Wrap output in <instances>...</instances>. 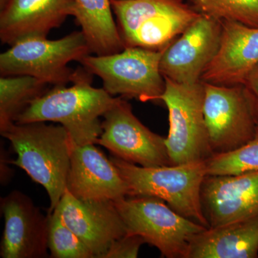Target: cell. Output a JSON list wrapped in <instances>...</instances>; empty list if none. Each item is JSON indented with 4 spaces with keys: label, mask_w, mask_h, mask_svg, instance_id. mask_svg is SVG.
<instances>
[{
    "label": "cell",
    "mask_w": 258,
    "mask_h": 258,
    "mask_svg": "<svg viewBox=\"0 0 258 258\" xmlns=\"http://www.w3.org/2000/svg\"><path fill=\"white\" fill-rule=\"evenodd\" d=\"M17 154L11 164L23 169L46 190L49 213L60 203L67 187L73 143L62 125L46 122L13 123L0 131Z\"/></svg>",
    "instance_id": "2"
},
{
    "label": "cell",
    "mask_w": 258,
    "mask_h": 258,
    "mask_svg": "<svg viewBox=\"0 0 258 258\" xmlns=\"http://www.w3.org/2000/svg\"><path fill=\"white\" fill-rule=\"evenodd\" d=\"M242 85L254 123L258 128V66L249 73Z\"/></svg>",
    "instance_id": "25"
},
{
    "label": "cell",
    "mask_w": 258,
    "mask_h": 258,
    "mask_svg": "<svg viewBox=\"0 0 258 258\" xmlns=\"http://www.w3.org/2000/svg\"><path fill=\"white\" fill-rule=\"evenodd\" d=\"M222 32L221 21L200 15L163 50L159 68L164 78L184 84L200 82L218 52Z\"/></svg>",
    "instance_id": "11"
},
{
    "label": "cell",
    "mask_w": 258,
    "mask_h": 258,
    "mask_svg": "<svg viewBox=\"0 0 258 258\" xmlns=\"http://www.w3.org/2000/svg\"><path fill=\"white\" fill-rule=\"evenodd\" d=\"M47 217V245L50 257L95 258L91 249L62 222L55 210Z\"/></svg>",
    "instance_id": "23"
},
{
    "label": "cell",
    "mask_w": 258,
    "mask_h": 258,
    "mask_svg": "<svg viewBox=\"0 0 258 258\" xmlns=\"http://www.w3.org/2000/svg\"><path fill=\"white\" fill-rule=\"evenodd\" d=\"M66 189L82 200L111 201L128 196L124 179L95 144L73 146Z\"/></svg>",
    "instance_id": "15"
},
{
    "label": "cell",
    "mask_w": 258,
    "mask_h": 258,
    "mask_svg": "<svg viewBox=\"0 0 258 258\" xmlns=\"http://www.w3.org/2000/svg\"><path fill=\"white\" fill-rule=\"evenodd\" d=\"M207 175H237L258 171V128L247 144L225 154H215L205 160Z\"/></svg>",
    "instance_id": "22"
},
{
    "label": "cell",
    "mask_w": 258,
    "mask_h": 258,
    "mask_svg": "<svg viewBox=\"0 0 258 258\" xmlns=\"http://www.w3.org/2000/svg\"><path fill=\"white\" fill-rule=\"evenodd\" d=\"M103 117V132L98 144L113 157L144 167L171 165L166 137L145 126L125 98L118 96Z\"/></svg>",
    "instance_id": "10"
},
{
    "label": "cell",
    "mask_w": 258,
    "mask_h": 258,
    "mask_svg": "<svg viewBox=\"0 0 258 258\" xmlns=\"http://www.w3.org/2000/svg\"><path fill=\"white\" fill-rule=\"evenodd\" d=\"M74 17L91 53L109 55L124 49L113 18L111 0H73Z\"/></svg>",
    "instance_id": "19"
},
{
    "label": "cell",
    "mask_w": 258,
    "mask_h": 258,
    "mask_svg": "<svg viewBox=\"0 0 258 258\" xmlns=\"http://www.w3.org/2000/svg\"><path fill=\"white\" fill-rule=\"evenodd\" d=\"M163 50L125 47L109 55H89L80 61L90 74L103 81L111 96L144 102H161L166 87L159 68Z\"/></svg>",
    "instance_id": "7"
},
{
    "label": "cell",
    "mask_w": 258,
    "mask_h": 258,
    "mask_svg": "<svg viewBox=\"0 0 258 258\" xmlns=\"http://www.w3.org/2000/svg\"><path fill=\"white\" fill-rule=\"evenodd\" d=\"M164 79L161 101L169 113L165 144L171 165L207 160L212 154L204 114V83L184 84Z\"/></svg>",
    "instance_id": "8"
},
{
    "label": "cell",
    "mask_w": 258,
    "mask_h": 258,
    "mask_svg": "<svg viewBox=\"0 0 258 258\" xmlns=\"http://www.w3.org/2000/svg\"><path fill=\"white\" fill-rule=\"evenodd\" d=\"M110 159L124 179L128 196L161 199L179 215L209 227L201 202L202 186L207 176L205 161L144 167L117 157Z\"/></svg>",
    "instance_id": "3"
},
{
    "label": "cell",
    "mask_w": 258,
    "mask_h": 258,
    "mask_svg": "<svg viewBox=\"0 0 258 258\" xmlns=\"http://www.w3.org/2000/svg\"><path fill=\"white\" fill-rule=\"evenodd\" d=\"M200 15L258 28V0H186Z\"/></svg>",
    "instance_id": "21"
},
{
    "label": "cell",
    "mask_w": 258,
    "mask_h": 258,
    "mask_svg": "<svg viewBox=\"0 0 258 258\" xmlns=\"http://www.w3.org/2000/svg\"><path fill=\"white\" fill-rule=\"evenodd\" d=\"M93 75L83 67L74 70L70 87L56 86L38 97L14 123L55 122L69 132L73 146L98 144L103 116L118 100L104 88L92 86Z\"/></svg>",
    "instance_id": "1"
},
{
    "label": "cell",
    "mask_w": 258,
    "mask_h": 258,
    "mask_svg": "<svg viewBox=\"0 0 258 258\" xmlns=\"http://www.w3.org/2000/svg\"><path fill=\"white\" fill-rule=\"evenodd\" d=\"M222 25L220 48L201 81L220 86L242 85L258 66V28L232 21Z\"/></svg>",
    "instance_id": "16"
},
{
    "label": "cell",
    "mask_w": 258,
    "mask_h": 258,
    "mask_svg": "<svg viewBox=\"0 0 258 258\" xmlns=\"http://www.w3.org/2000/svg\"><path fill=\"white\" fill-rule=\"evenodd\" d=\"M145 241L141 236L127 233L117 239L102 258H136Z\"/></svg>",
    "instance_id": "24"
},
{
    "label": "cell",
    "mask_w": 258,
    "mask_h": 258,
    "mask_svg": "<svg viewBox=\"0 0 258 258\" xmlns=\"http://www.w3.org/2000/svg\"><path fill=\"white\" fill-rule=\"evenodd\" d=\"M128 233L141 236L162 257L186 258L195 236L208 227L172 210L154 197H125L113 202Z\"/></svg>",
    "instance_id": "6"
},
{
    "label": "cell",
    "mask_w": 258,
    "mask_h": 258,
    "mask_svg": "<svg viewBox=\"0 0 258 258\" xmlns=\"http://www.w3.org/2000/svg\"><path fill=\"white\" fill-rule=\"evenodd\" d=\"M201 202L208 227L258 216V171L207 175L202 186Z\"/></svg>",
    "instance_id": "14"
},
{
    "label": "cell",
    "mask_w": 258,
    "mask_h": 258,
    "mask_svg": "<svg viewBox=\"0 0 258 258\" xmlns=\"http://www.w3.org/2000/svg\"><path fill=\"white\" fill-rule=\"evenodd\" d=\"M125 47L164 50L200 16L183 0H111Z\"/></svg>",
    "instance_id": "4"
},
{
    "label": "cell",
    "mask_w": 258,
    "mask_h": 258,
    "mask_svg": "<svg viewBox=\"0 0 258 258\" xmlns=\"http://www.w3.org/2000/svg\"><path fill=\"white\" fill-rule=\"evenodd\" d=\"M54 210L95 258H102L115 240L128 233L113 202L79 200L66 189Z\"/></svg>",
    "instance_id": "13"
},
{
    "label": "cell",
    "mask_w": 258,
    "mask_h": 258,
    "mask_svg": "<svg viewBox=\"0 0 258 258\" xmlns=\"http://www.w3.org/2000/svg\"><path fill=\"white\" fill-rule=\"evenodd\" d=\"M5 228L0 247L3 258L49 257L48 217L44 216L31 199L20 191L1 200Z\"/></svg>",
    "instance_id": "12"
},
{
    "label": "cell",
    "mask_w": 258,
    "mask_h": 258,
    "mask_svg": "<svg viewBox=\"0 0 258 258\" xmlns=\"http://www.w3.org/2000/svg\"><path fill=\"white\" fill-rule=\"evenodd\" d=\"M48 84L30 76L0 78V131L14 123L17 117L46 91Z\"/></svg>",
    "instance_id": "20"
},
{
    "label": "cell",
    "mask_w": 258,
    "mask_h": 258,
    "mask_svg": "<svg viewBox=\"0 0 258 258\" xmlns=\"http://www.w3.org/2000/svg\"><path fill=\"white\" fill-rule=\"evenodd\" d=\"M258 257V216L208 227L191 240L186 258Z\"/></svg>",
    "instance_id": "18"
},
{
    "label": "cell",
    "mask_w": 258,
    "mask_h": 258,
    "mask_svg": "<svg viewBox=\"0 0 258 258\" xmlns=\"http://www.w3.org/2000/svg\"><path fill=\"white\" fill-rule=\"evenodd\" d=\"M91 54L82 31H75L58 40L32 37L15 42L0 55L1 76H32L52 86L71 82L73 61L80 62Z\"/></svg>",
    "instance_id": "5"
},
{
    "label": "cell",
    "mask_w": 258,
    "mask_h": 258,
    "mask_svg": "<svg viewBox=\"0 0 258 258\" xmlns=\"http://www.w3.org/2000/svg\"><path fill=\"white\" fill-rule=\"evenodd\" d=\"M0 9V39L10 46L28 37H47L74 16L73 0H7Z\"/></svg>",
    "instance_id": "17"
},
{
    "label": "cell",
    "mask_w": 258,
    "mask_h": 258,
    "mask_svg": "<svg viewBox=\"0 0 258 258\" xmlns=\"http://www.w3.org/2000/svg\"><path fill=\"white\" fill-rule=\"evenodd\" d=\"M203 83L204 114L212 155L242 147L257 131L243 86Z\"/></svg>",
    "instance_id": "9"
}]
</instances>
